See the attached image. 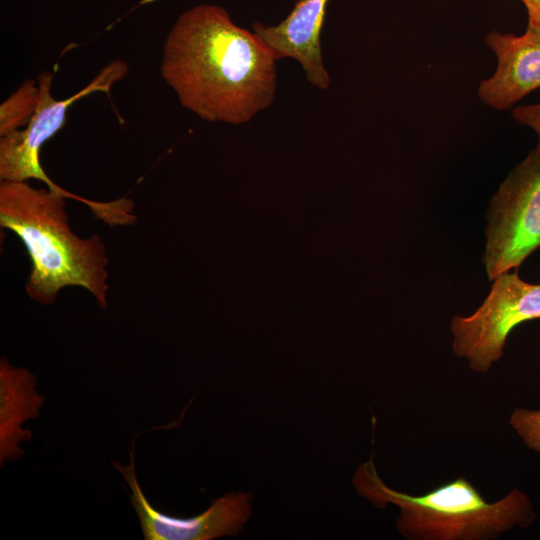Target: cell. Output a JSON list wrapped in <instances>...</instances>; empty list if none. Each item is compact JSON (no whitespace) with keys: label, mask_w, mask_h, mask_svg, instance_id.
I'll use <instances>...</instances> for the list:
<instances>
[{"label":"cell","mask_w":540,"mask_h":540,"mask_svg":"<svg viewBox=\"0 0 540 540\" xmlns=\"http://www.w3.org/2000/svg\"><path fill=\"white\" fill-rule=\"evenodd\" d=\"M486 219L483 263L492 281L540 248V142L501 182Z\"/></svg>","instance_id":"obj_4"},{"label":"cell","mask_w":540,"mask_h":540,"mask_svg":"<svg viewBox=\"0 0 540 540\" xmlns=\"http://www.w3.org/2000/svg\"><path fill=\"white\" fill-rule=\"evenodd\" d=\"M512 117L518 124L531 128L537 134L538 142H540V101L514 108Z\"/></svg>","instance_id":"obj_13"},{"label":"cell","mask_w":540,"mask_h":540,"mask_svg":"<svg viewBox=\"0 0 540 540\" xmlns=\"http://www.w3.org/2000/svg\"><path fill=\"white\" fill-rule=\"evenodd\" d=\"M37 378L26 368L12 367L6 357L0 361V463L15 461L24 454L19 447L32 439L22 424L37 418L44 397L36 390Z\"/></svg>","instance_id":"obj_10"},{"label":"cell","mask_w":540,"mask_h":540,"mask_svg":"<svg viewBox=\"0 0 540 540\" xmlns=\"http://www.w3.org/2000/svg\"><path fill=\"white\" fill-rule=\"evenodd\" d=\"M65 198L27 181L1 180L0 225L19 237L29 254L25 289L32 300L51 305L60 290L78 286L105 308L109 289L105 245L97 234L81 238L72 231Z\"/></svg>","instance_id":"obj_2"},{"label":"cell","mask_w":540,"mask_h":540,"mask_svg":"<svg viewBox=\"0 0 540 540\" xmlns=\"http://www.w3.org/2000/svg\"><path fill=\"white\" fill-rule=\"evenodd\" d=\"M479 308L451 321L453 353L476 373L488 372L504 355L507 338L518 325L540 318V283L524 281L518 270L493 280Z\"/></svg>","instance_id":"obj_5"},{"label":"cell","mask_w":540,"mask_h":540,"mask_svg":"<svg viewBox=\"0 0 540 540\" xmlns=\"http://www.w3.org/2000/svg\"><path fill=\"white\" fill-rule=\"evenodd\" d=\"M329 1L298 0L279 24L268 26L256 22L252 26L253 32L271 50L276 60H297L308 82L322 90L330 85L320 41Z\"/></svg>","instance_id":"obj_9"},{"label":"cell","mask_w":540,"mask_h":540,"mask_svg":"<svg viewBox=\"0 0 540 540\" xmlns=\"http://www.w3.org/2000/svg\"><path fill=\"white\" fill-rule=\"evenodd\" d=\"M276 61L223 7L201 4L170 29L160 72L184 108L209 122L240 125L273 103Z\"/></svg>","instance_id":"obj_1"},{"label":"cell","mask_w":540,"mask_h":540,"mask_svg":"<svg viewBox=\"0 0 540 540\" xmlns=\"http://www.w3.org/2000/svg\"><path fill=\"white\" fill-rule=\"evenodd\" d=\"M131 489L130 500L146 540H210L236 535L251 514V495L231 492L212 501L198 516L181 518L155 509L144 495L136 475L134 457L130 465L112 462Z\"/></svg>","instance_id":"obj_7"},{"label":"cell","mask_w":540,"mask_h":540,"mask_svg":"<svg viewBox=\"0 0 540 540\" xmlns=\"http://www.w3.org/2000/svg\"><path fill=\"white\" fill-rule=\"evenodd\" d=\"M128 72V65L122 60H113L74 95L57 100L51 95L53 73L42 71L37 78L39 102L29 124L22 130L13 131L0 138V178L5 181H27L37 179L50 190L63 194L66 198L79 201L90 209L97 201L71 193L49 178L40 163L42 146L64 125L69 107L82 97L94 92L109 93L112 86Z\"/></svg>","instance_id":"obj_6"},{"label":"cell","mask_w":540,"mask_h":540,"mask_svg":"<svg viewBox=\"0 0 540 540\" xmlns=\"http://www.w3.org/2000/svg\"><path fill=\"white\" fill-rule=\"evenodd\" d=\"M508 423L528 449L540 453V409L516 408Z\"/></svg>","instance_id":"obj_12"},{"label":"cell","mask_w":540,"mask_h":540,"mask_svg":"<svg viewBox=\"0 0 540 540\" xmlns=\"http://www.w3.org/2000/svg\"><path fill=\"white\" fill-rule=\"evenodd\" d=\"M39 102L38 82L28 79L0 105V137L31 121Z\"/></svg>","instance_id":"obj_11"},{"label":"cell","mask_w":540,"mask_h":540,"mask_svg":"<svg viewBox=\"0 0 540 540\" xmlns=\"http://www.w3.org/2000/svg\"><path fill=\"white\" fill-rule=\"evenodd\" d=\"M527 10L528 22L540 27V0H521Z\"/></svg>","instance_id":"obj_14"},{"label":"cell","mask_w":540,"mask_h":540,"mask_svg":"<svg viewBox=\"0 0 540 540\" xmlns=\"http://www.w3.org/2000/svg\"><path fill=\"white\" fill-rule=\"evenodd\" d=\"M352 483L357 494L374 506L399 508L398 532L408 540H494L537 519L529 496L518 488L488 502L461 476L421 494L388 487L377 473L374 456L359 465Z\"/></svg>","instance_id":"obj_3"},{"label":"cell","mask_w":540,"mask_h":540,"mask_svg":"<svg viewBox=\"0 0 540 540\" xmlns=\"http://www.w3.org/2000/svg\"><path fill=\"white\" fill-rule=\"evenodd\" d=\"M486 45L497 58L492 76L482 80L477 94L487 106L507 110L540 88V27L527 23L521 35L491 31Z\"/></svg>","instance_id":"obj_8"}]
</instances>
